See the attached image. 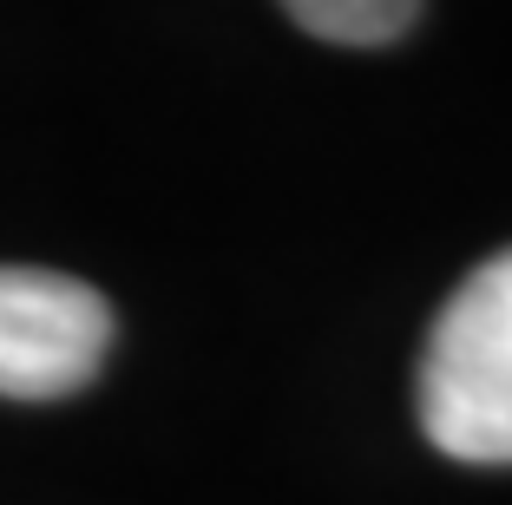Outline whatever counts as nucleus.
Masks as SVG:
<instances>
[{
    "instance_id": "obj_1",
    "label": "nucleus",
    "mask_w": 512,
    "mask_h": 505,
    "mask_svg": "<svg viewBox=\"0 0 512 505\" xmlns=\"http://www.w3.org/2000/svg\"><path fill=\"white\" fill-rule=\"evenodd\" d=\"M421 433L460 466H512V250L447 296L414 381Z\"/></svg>"
},
{
    "instance_id": "obj_2",
    "label": "nucleus",
    "mask_w": 512,
    "mask_h": 505,
    "mask_svg": "<svg viewBox=\"0 0 512 505\" xmlns=\"http://www.w3.org/2000/svg\"><path fill=\"white\" fill-rule=\"evenodd\" d=\"M112 348V302L40 263H0V394L66 401Z\"/></svg>"
},
{
    "instance_id": "obj_3",
    "label": "nucleus",
    "mask_w": 512,
    "mask_h": 505,
    "mask_svg": "<svg viewBox=\"0 0 512 505\" xmlns=\"http://www.w3.org/2000/svg\"><path fill=\"white\" fill-rule=\"evenodd\" d=\"M283 14L329 46H388L421 20V0H283Z\"/></svg>"
}]
</instances>
